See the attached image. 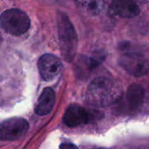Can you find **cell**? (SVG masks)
I'll list each match as a JSON object with an SVG mask.
<instances>
[{
	"label": "cell",
	"mask_w": 149,
	"mask_h": 149,
	"mask_svg": "<svg viewBox=\"0 0 149 149\" xmlns=\"http://www.w3.org/2000/svg\"><path fill=\"white\" fill-rule=\"evenodd\" d=\"M123 88L113 79L99 77L89 85L86 93V101L93 106L103 107L121 100Z\"/></svg>",
	"instance_id": "6da1fadb"
},
{
	"label": "cell",
	"mask_w": 149,
	"mask_h": 149,
	"mask_svg": "<svg viewBox=\"0 0 149 149\" xmlns=\"http://www.w3.org/2000/svg\"><path fill=\"white\" fill-rule=\"evenodd\" d=\"M59 45L65 60L71 62L76 54L78 47V37L75 29L65 13H59L58 18Z\"/></svg>",
	"instance_id": "7a4b0ae2"
},
{
	"label": "cell",
	"mask_w": 149,
	"mask_h": 149,
	"mask_svg": "<svg viewBox=\"0 0 149 149\" xmlns=\"http://www.w3.org/2000/svg\"><path fill=\"white\" fill-rule=\"evenodd\" d=\"M0 24L6 32L19 36L29 30L31 21L29 17L23 10L19 9H10L2 13Z\"/></svg>",
	"instance_id": "3957f363"
},
{
	"label": "cell",
	"mask_w": 149,
	"mask_h": 149,
	"mask_svg": "<svg viewBox=\"0 0 149 149\" xmlns=\"http://www.w3.org/2000/svg\"><path fill=\"white\" fill-rule=\"evenodd\" d=\"M120 65L130 75L141 77L149 72V58L137 52H127L120 58Z\"/></svg>",
	"instance_id": "277c9868"
},
{
	"label": "cell",
	"mask_w": 149,
	"mask_h": 149,
	"mask_svg": "<svg viewBox=\"0 0 149 149\" xmlns=\"http://www.w3.org/2000/svg\"><path fill=\"white\" fill-rule=\"evenodd\" d=\"M29 128L28 122L24 119L11 118L0 124V140L17 141L26 134Z\"/></svg>",
	"instance_id": "5b68a950"
},
{
	"label": "cell",
	"mask_w": 149,
	"mask_h": 149,
	"mask_svg": "<svg viewBox=\"0 0 149 149\" xmlns=\"http://www.w3.org/2000/svg\"><path fill=\"white\" fill-rule=\"evenodd\" d=\"M38 67L42 79L45 81H51L60 74L62 63L58 57L52 54H45L39 58Z\"/></svg>",
	"instance_id": "8992f818"
},
{
	"label": "cell",
	"mask_w": 149,
	"mask_h": 149,
	"mask_svg": "<svg viewBox=\"0 0 149 149\" xmlns=\"http://www.w3.org/2000/svg\"><path fill=\"white\" fill-rule=\"evenodd\" d=\"M93 118L94 117L82 107L72 105L66 109L63 121L69 127H76L89 123Z\"/></svg>",
	"instance_id": "52a82bcc"
},
{
	"label": "cell",
	"mask_w": 149,
	"mask_h": 149,
	"mask_svg": "<svg viewBox=\"0 0 149 149\" xmlns=\"http://www.w3.org/2000/svg\"><path fill=\"white\" fill-rule=\"evenodd\" d=\"M144 89L138 84L131 85L126 93L123 108L129 113L137 112L143 104L144 101Z\"/></svg>",
	"instance_id": "ba28073f"
},
{
	"label": "cell",
	"mask_w": 149,
	"mask_h": 149,
	"mask_svg": "<svg viewBox=\"0 0 149 149\" xmlns=\"http://www.w3.org/2000/svg\"><path fill=\"white\" fill-rule=\"evenodd\" d=\"M111 11L116 16L121 17H132L139 15L140 7L133 1L115 0L111 3Z\"/></svg>",
	"instance_id": "9c48e42d"
},
{
	"label": "cell",
	"mask_w": 149,
	"mask_h": 149,
	"mask_svg": "<svg viewBox=\"0 0 149 149\" xmlns=\"http://www.w3.org/2000/svg\"><path fill=\"white\" fill-rule=\"evenodd\" d=\"M55 103V93L51 88H45L39 96L35 107V113L38 115L45 116L53 108Z\"/></svg>",
	"instance_id": "30bf717a"
},
{
	"label": "cell",
	"mask_w": 149,
	"mask_h": 149,
	"mask_svg": "<svg viewBox=\"0 0 149 149\" xmlns=\"http://www.w3.org/2000/svg\"><path fill=\"white\" fill-rule=\"evenodd\" d=\"M81 4V8H83L86 12L90 14H99L103 10V2L99 1H88V2H81L79 3Z\"/></svg>",
	"instance_id": "8fae6325"
},
{
	"label": "cell",
	"mask_w": 149,
	"mask_h": 149,
	"mask_svg": "<svg viewBox=\"0 0 149 149\" xmlns=\"http://www.w3.org/2000/svg\"><path fill=\"white\" fill-rule=\"evenodd\" d=\"M59 149H79L75 145L71 143H64L60 146Z\"/></svg>",
	"instance_id": "7c38bea8"
},
{
	"label": "cell",
	"mask_w": 149,
	"mask_h": 149,
	"mask_svg": "<svg viewBox=\"0 0 149 149\" xmlns=\"http://www.w3.org/2000/svg\"><path fill=\"white\" fill-rule=\"evenodd\" d=\"M1 41H2V37H1V34H0V43H1Z\"/></svg>",
	"instance_id": "4fadbf2b"
},
{
	"label": "cell",
	"mask_w": 149,
	"mask_h": 149,
	"mask_svg": "<svg viewBox=\"0 0 149 149\" xmlns=\"http://www.w3.org/2000/svg\"><path fill=\"white\" fill-rule=\"evenodd\" d=\"M96 149H106V148H96Z\"/></svg>",
	"instance_id": "5bb4252c"
}]
</instances>
